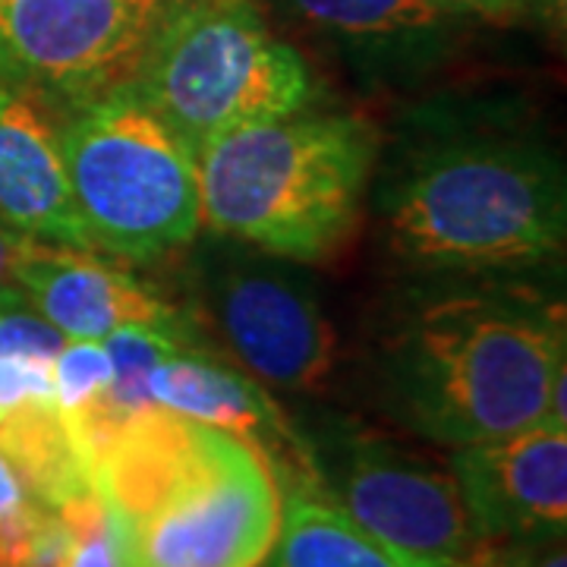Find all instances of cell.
I'll return each mask as SVG.
<instances>
[{
	"label": "cell",
	"mask_w": 567,
	"mask_h": 567,
	"mask_svg": "<svg viewBox=\"0 0 567 567\" xmlns=\"http://www.w3.org/2000/svg\"><path fill=\"white\" fill-rule=\"evenodd\" d=\"M567 379L561 303L527 290L457 287L404 306L379 347L391 416L445 447L492 442L548 416Z\"/></svg>",
	"instance_id": "cell-1"
},
{
	"label": "cell",
	"mask_w": 567,
	"mask_h": 567,
	"mask_svg": "<svg viewBox=\"0 0 567 567\" xmlns=\"http://www.w3.org/2000/svg\"><path fill=\"white\" fill-rule=\"evenodd\" d=\"M92 486L107 507L117 567H262L278 539L271 457L164 406L114 432Z\"/></svg>",
	"instance_id": "cell-2"
},
{
	"label": "cell",
	"mask_w": 567,
	"mask_h": 567,
	"mask_svg": "<svg viewBox=\"0 0 567 567\" xmlns=\"http://www.w3.org/2000/svg\"><path fill=\"white\" fill-rule=\"evenodd\" d=\"M382 215L391 252L425 275H527L565 256L561 164L524 140L429 145L388 181Z\"/></svg>",
	"instance_id": "cell-3"
},
{
	"label": "cell",
	"mask_w": 567,
	"mask_h": 567,
	"mask_svg": "<svg viewBox=\"0 0 567 567\" xmlns=\"http://www.w3.org/2000/svg\"><path fill=\"white\" fill-rule=\"evenodd\" d=\"M375 130L350 114H290L196 155L203 224L275 259L324 262L350 240L375 167Z\"/></svg>",
	"instance_id": "cell-4"
},
{
	"label": "cell",
	"mask_w": 567,
	"mask_h": 567,
	"mask_svg": "<svg viewBox=\"0 0 567 567\" xmlns=\"http://www.w3.org/2000/svg\"><path fill=\"white\" fill-rule=\"evenodd\" d=\"M126 92L193 152L309 111L316 82L256 0H167Z\"/></svg>",
	"instance_id": "cell-5"
},
{
	"label": "cell",
	"mask_w": 567,
	"mask_h": 567,
	"mask_svg": "<svg viewBox=\"0 0 567 567\" xmlns=\"http://www.w3.org/2000/svg\"><path fill=\"white\" fill-rule=\"evenodd\" d=\"M73 203L95 252L155 262L203 227L193 152L126 89L80 107L61 130Z\"/></svg>",
	"instance_id": "cell-6"
},
{
	"label": "cell",
	"mask_w": 567,
	"mask_h": 567,
	"mask_svg": "<svg viewBox=\"0 0 567 567\" xmlns=\"http://www.w3.org/2000/svg\"><path fill=\"white\" fill-rule=\"evenodd\" d=\"M303 454L324 495L413 567H454L476 543L451 470L360 429Z\"/></svg>",
	"instance_id": "cell-7"
},
{
	"label": "cell",
	"mask_w": 567,
	"mask_h": 567,
	"mask_svg": "<svg viewBox=\"0 0 567 567\" xmlns=\"http://www.w3.org/2000/svg\"><path fill=\"white\" fill-rule=\"evenodd\" d=\"M167 0H10L0 76L76 111L123 92Z\"/></svg>",
	"instance_id": "cell-8"
},
{
	"label": "cell",
	"mask_w": 567,
	"mask_h": 567,
	"mask_svg": "<svg viewBox=\"0 0 567 567\" xmlns=\"http://www.w3.org/2000/svg\"><path fill=\"white\" fill-rule=\"evenodd\" d=\"M212 316L265 385L319 391L338 363V334L316 293L271 265H230L212 281Z\"/></svg>",
	"instance_id": "cell-9"
},
{
	"label": "cell",
	"mask_w": 567,
	"mask_h": 567,
	"mask_svg": "<svg viewBox=\"0 0 567 567\" xmlns=\"http://www.w3.org/2000/svg\"><path fill=\"white\" fill-rule=\"evenodd\" d=\"M451 476L476 539H533L567 527V425L539 420L454 447Z\"/></svg>",
	"instance_id": "cell-10"
},
{
	"label": "cell",
	"mask_w": 567,
	"mask_h": 567,
	"mask_svg": "<svg viewBox=\"0 0 567 567\" xmlns=\"http://www.w3.org/2000/svg\"><path fill=\"white\" fill-rule=\"evenodd\" d=\"M10 281L66 341H104L126 324L183 334L174 306L92 249L22 240Z\"/></svg>",
	"instance_id": "cell-11"
},
{
	"label": "cell",
	"mask_w": 567,
	"mask_h": 567,
	"mask_svg": "<svg viewBox=\"0 0 567 567\" xmlns=\"http://www.w3.org/2000/svg\"><path fill=\"white\" fill-rule=\"evenodd\" d=\"M0 224L22 240L92 249L73 203L61 130L44 117L39 95L13 82H0Z\"/></svg>",
	"instance_id": "cell-12"
},
{
	"label": "cell",
	"mask_w": 567,
	"mask_h": 567,
	"mask_svg": "<svg viewBox=\"0 0 567 567\" xmlns=\"http://www.w3.org/2000/svg\"><path fill=\"white\" fill-rule=\"evenodd\" d=\"M148 398L155 406L259 445L271 457V466L278 457H287V447L303 451L262 388L218 360H205L186 350L167 357L148 375Z\"/></svg>",
	"instance_id": "cell-13"
},
{
	"label": "cell",
	"mask_w": 567,
	"mask_h": 567,
	"mask_svg": "<svg viewBox=\"0 0 567 567\" xmlns=\"http://www.w3.org/2000/svg\"><path fill=\"white\" fill-rule=\"evenodd\" d=\"M312 35L363 58H423L461 20L432 0H256Z\"/></svg>",
	"instance_id": "cell-14"
},
{
	"label": "cell",
	"mask_w": 567,
	"mask_h": 567,
	"mask_svg": "<svg viewBox=\"0 0 567 567\" xmlns=\"http://www.w3.org/2000/svg\"><path fill=\"white\" fill-rule=\"evenodd\" d=\"M281 483V524L271 567H413L324 495L306 464H287Z\"/></svg>",
	"instance_id": "cell-15"
},
{
	"label": "cell",
	"mask_w": 567,
	"mask_h": 567,
	"mask_svg": "<svg viewBox=\"0 0 567 567\" xmlns=\"http://www.w3.org/2000/svg\"><path fill=\"white\" fill-rule=\"evenodd\" d=\"M0 454L20 473L29 498L51 511L95 492L89 464L58 401H41L0 420Z\"/></svg>",
	"instance_id": "cell-16"
},
{
	"label": "cell",
	"mask_w": 567,
	"mask_h": 567,
	"mask_svg": "<svg viewBox=\"0 0 567 567\" xmlns=\"http://www.w3.org/2000/svg\"><path fill=\"white\" fill-rule=\"evenodd\" d=\"M66 536L51 507L29 498L0 517V567H63Z\"/></svg>",
	"instance_id": "cell-17"
},
{
	"label": "cell",
	"mask_w": 567,
	"mask_h": 567,
	"mask_svg": "<svg viewBox=\"0 0 567 567\" xmlns=\"http://www.w3.org/2000/svg\"><path fill=\"white\" fill-rule=\"evenodd\" d=\"M54 401L63 413L95 401L114 379V363L102 341H66L54 357Z\"/></svg>",
	"instance_id": "cell-18"
},
{
	"label": "cell",
	"mask_w": 567,
	"mask_h": 567,
	"mask_svg": "<svg viewBox=\"0 0 567 567\" xmlns=\"http://www.w3.org/2000/svg\"><path fill=\"white\" fill-rule=\"evenodd\" d=\"M454 567H567L565 533L533 539H476Z\"/></svg>",
	"instance_id": "cell-19"
},
{
	"label": "cell",
	"mask_w": 567,
	"mask_h": 567,
	"mask_svg": "<svg viewBox=\"0 0 567 567\" xmlns=\"http://www.w3.org/2000/svg\"><path fill=\"white\" fill-rule=\"evenodd\" d=\"M51 365H54L51 357H32V353L0 357V420L41 401H54Z\"/></svg>",
	"instance_id": "cell-20"
},
{
	"label": "cell",
	"mask_w": 567,
	"mask_h": 567,
	"mask_svg": "<svg viewBox=\"0 0 567 567\" xmlns=\"http://www.w3.org/2000/svg\"><path fill=\"white\" fill-rule=\"evenodd\" d=\"M25 502H29V492L22 486L20 473L0 454V517L10 514V511H17Z\"/></svg>",
	"instance_id": "cell-21"
},
{
	"label": "cell",
	"mask_w": 567,
	"mask_h": 567,
	"mask_svg": "<svg viewBox=\"0 0 567 567\" xmlns=\"http://www.w3.org/2000/svg\"><path fill=\"white\" fill-rule=\"evenodd\" d=\"M432 3L454 17H466V13H505L520 7L524 0H432Z\"/></svg>",
	"instance_id": "cell-22"
},
{
	"label": "cell",
	"mask_w": 567,
	"mask_h": 567,
	"mask_svg": "<svg viewBox=\"0 0 567 567\" xmlns=\"http://www.w3.org/2000/svg\"><path fill=\"white\" fill-rule=\"evenodd\" d=\"M22 237L10 234L3 224H0V287H10L13 278V262H17V252H20Z\"/></svg>",
	"instance_id": "cell-23"
},
{
	"label": "cell",
	"mask_w": 567,
	"mask_h": 567,
	"mask_svg": "<svg viewBox=\"0 0 567 567\" xmlns=\"http://www.w3.org/2000/svg\"><path fill=\"white\" fill-rule=\"evenodd\" d=\"M7 7H10V0H0V20H3V13H7Z\"/></svg>",
	"instance_id": "cell-24"
}]
</instances>
